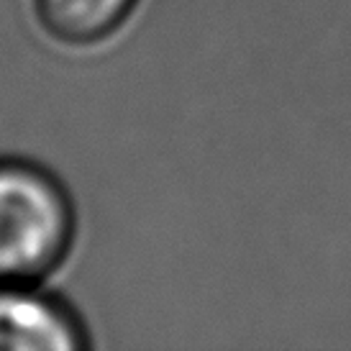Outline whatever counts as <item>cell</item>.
Instances as JSON below:
<instances>
[{
	"mask_svg": "<svg viewBox=\"0 0 351 351\" xmlns=\"http://www.w3.org/2000/svg\"><path fill=\"white\" fill-rule=\"evenodd\" d=\"M77 241V208L49 167L0 156V282H47Z\"/></svg>",
	"mask_w": 351,
	"mask_h": 351,
	"instance_id": "obj_1",
	"label": "cell"
},
{
	"mask_svg": "<svg viewBox=\"0 0 351 351\" xmlns=\"http://www.w3.org/2000/svg\"><path fill=\"white\" fill-rule=\"evenodd\" d=\"M88 326L44 282H0V351L88 349Z\"/></svg>",
	"mask_w": 351,
	"mask_h": 351,
	"instance_id": "obj_2",
	"label": "cell"
},
{
	"mask_svg": "<svg viewBox=\"0 0 351 351\" xmlns=\"http://www.w3.org/2000/svg\"><path fill=\"white\" fill-rule=\"evenodd\" d=\"M39 29L69 49H90L113 39L141 0H31Z\"/></svg>",
	"mask_w": 351,
	"mask_h": 351,
	"instance_id": "obj_3",
	"label": "cell"
}]
</instances>
